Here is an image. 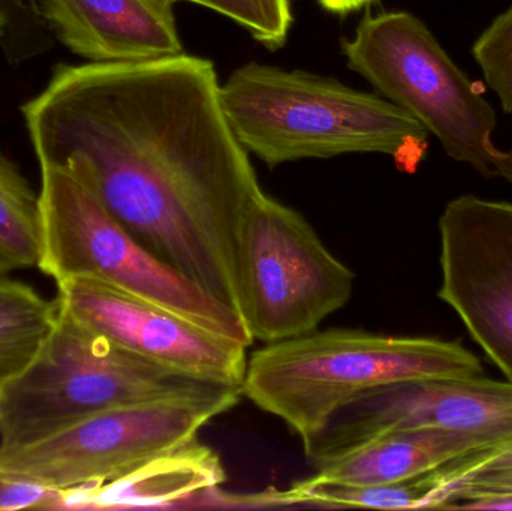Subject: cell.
Returning <instances> with one entry per match:
<instances>
[{
    "mask_svg": "<svg viewBox=\"0 0 512 511\" xmlns=\"http://www.w3.org/2000/svg\"><path fill=\"white\" fill-rule=\"evenodd\" d=\"M219 87L212 60L185 53L57 65L21 113L39 167L74 173L156 257L240 315V230L262 189Z\"/></svg>",
    "mask_w": 512,
    "mask_h": 511,
    "instance_id": "obj_1",
    "label": "cell"
},
{
    "mask_svg": "<svg viewBox=\"0 0 512 511\" xmlns=\"http://www.w3.org/2000/svg\"><path fill=\"white\" fill-rule=\"evenodd\" d=\"M231 131L267 167L301 159L381 153L414 171L429 132L384 96L336 78L248 63L219 87Z\"/></svg>",
    "mask_w": 512,
    "mask_h": 511,
    "instance_id": "obj_2",
    "label": "cell"
},
{
    "mask_svg": "<svg viewBox=\"0 0 512 511\" xmlns=\"http://www.w3.org/2000/svg\"><path fill=\"white\" fill-rule=\"evenodd\" d=\"M481 374L480 359L459 342L315 330L256 350L248 359L242 396L283 420L303 441L334 411L379 387Z\"/></svg>",
    "mask_w": 512,
    "mask_h": 511,
    "instance_id": "obj_3",
    "label": "cell"
},
{
    "mask_svg": "<svg viewBox=\"0 0 512 511\" xmlns=\"http://www.w3.org/2000/svg\"><path fill=\"white\" fill-rule=\"evenodd\" d=\"M237 387L210 383L143 359L69 317L32 363L0 386V447L56 434L93 414L167 399H203Z\"/></svg>",
    "mask_w": 512,
    "mask_h": 511,
    "instance_id": "obj_4",
    "label": "cell"
},
{
    "mask_svg": "<svg viewBox=\"0 0 512 511\" xmlns=\"http://www.w3.org/2000/svg\"><path fill=\"white\" fill-rule=\"evenodd\" d=\"M342 51L349 69L418 120L450 158L512 185V150L492 140L495 110L423 21L405 11L366 14Z\"/></svg>",
    "mask_w": 512,
    "mask_h": 511,
    "instance_id": "obj_5",
    "label": "cell"
},
{
    "mask_svg": "<svg viewBox=\"0 0 512 511\" xmlns=\"http://www.w3.org/2000/svg\"><path fill=\"white\" fill-rule=\"evenodd\" d=\"M39 197L44 225L39 269L56 284L95 279L245 347L254 344L236 311L156 257L74 173L41 167Z\"/></svg>",
    "mask_w": 512,
    "mask_h": 511,
    "instance_id": "obj_6",
    "label": "cell"
},
{
    "mask_svg": "<svg viewBox=\"0 0 512 511\" xmlns=\"http://www.w3.org/2000/svg\"><path fill=\"white\" fill-rule=\"evenodd\" d=\"M243 323L274 344L315 332L354 293L355 275L309 222L264 191L249 204L239 240Z\"/></svg>",
    "mask_w": 512,
    "mask_h": 511,
    "instance_id": "obj_7",
    "label": "cell"
},
{
    "mask_svg": "<svg viewBox=\"0 0 512 511\" xmlns=\"http://www.w3.org/2000/svg\"><path fill=\"white\" fill-rule=\"evenodd\" d=\"M240 396L242 390L230 389L212 398L167 399L102 411L35 443L0 447V473L62 491L105 485L195 440Z\"/></svg>",
    "mask_w": 512,
    "mask_h": 511,
    "instance_id": "obj_8",
    "label": "cell"
},
{
    "mask_svg": "<svg viewBox=\"0 0 512 511\" xmlns=\"http://www.w3.org/2000/svg\"><path fill=\"white\" fill-rule=\"evenodd\" d=\"M403 429H442L512 443V383L487 378H436L379 387L331 414L304 455L316 471L361 444Z\"/></svg>",
    "mask_w": 512,
    "mask_h": 511,
    "instance_id": "obj_9",
    "label": "cell"
},
{
    "mask_svg": "<svg viewBox=\"0 0 512 511\" xmlns=\"http://www.w3.org/2000/svg\"><path fill=\"white\" fill-rule=\"evenodd\" d=\"M439 299L512 383V204L463 195L439 221Z\"/></svg>",
    "mask_w": 512,
    "mask_h": 511,
    "instance_id": "obj_10",
    "label": "cell"
},
{
    "mask_svg": "<svg viewBox=\"0 0 512 511\" xmlns=\"http://www.w3.org/2000/svg\"><path fill=\"white\" fill-rule=\"evenodd\" d=\"M60 309L119 347L182 374L242 390L248 347L89 278L57 282Z\"/></svg>",
    "mask_w": 512,
    "mask_h": 511,
    "instance_id": "obj_11",
    "label": "cell"
},
{
    "mask_svg": "<svg viewBox=\"0 0 512 511\" xmlns=\"http://www.w3.org/2000/svg\"><path fill=\"white\" fill-rule=\"evenodd\" d=\"M53 38L89 63L183 53L176 0H27Z\"/></svg>",
    "mask_w": 512,
    "mask_h": 511,
    "instance_id": "obj_12",
    "label": "cell"
},
{
    "mask_svg": "<svg viewBox=\"0 0 512 511\" xmlns=\"http://www.w3.org/2000/svg\"><path fill=\"white\" fill-rule=\"evenodd\" d=\"M227 480L221 459L197 438L144 462L122 479L66 489L63 510L171 507L197 500Z\"/></svg>",
    "mask_w": 512,
    "mask_h": 511,
    "instance_id": "obj_13",
    "label": "cell"
},
{
    "mask_svg": "<svg viewBox=\"0 0 512 511\" xmlns=\"http://www.w3.org/2000/svg\"><path fill=\"white\" fill-rule=\"evenodd\" d=\"M496 446L501 444L463 432L403 429L361 444L316 474L343 485H384L421 476L462 456Z\"/></svg>",
    "mask_w": 512,
    "mask_h": 511,
    "instance_id": "obj_14",
    "label": "cell"
},
{
    "mask_svg": "<svg viewBox=\"0 0 512 511\" xmlns=\"http://www.w3.org/2000/svg\"><path fill=\"white\" fill-rule=\"evenodd\" d=\"M57 317L56 299H44L29 285L0 276V386L35 360Z\"/></svg>",
    "mask_w": 512,
    "mask_h": 511,
    "instance_id": "obj_15",
    "label": "cell"
},
{
    "mask_svg": "<svg viewBox=\"0 0 512 511\" xmlns=\"http://www.w3.org/2000/svg\"><path fill=\"white\" fill-rule=\"evenodd\" d=\"M451 462L421 476L384 485H343L316 474L291 489L297 495L298 504L385 510L439 509L442 492L450 480Z\"/></svg>",
    "mask_w": 512,
    "mask_h": 511,
    "instance_id": "obj_16",
    "label": "cell"
},
{
    "mask_svg": "<svg viewBox=\"0 0 512 511\" xmlns=\"http://www.w3.org/2000/svg\"><path fill=\"white\" fill-rule=\"evenodd\" d=\"M44 249L39 192L0 152V276L38 267Z\"/></svg>",
    "mask_w": 512,
    "mask_h": 511,
    "instance_id": "obj_17",
    "label": "cell"
},
{
    "mask_svg": "<svg viewBox=\"0 0 512 511\" xmlns=\"http://www.w3.org/2000/svg\"><path fill=\"white\" fill-rule=\"evenodd\" d=\"M212 9L251 33L268 50H279L289 36L291 0H176Z\"/></svg>",
    "mask_w": 512,
    "mask_h": 511,
    "instance_id": "obj_18",
    "label": "cell"
},
{
    "mask_svg": "<svg viewBox=\"0 0 512 511\" xmlns=\"http://www.w3.org/2000/svg\"><path fill=\"white\" fill-rule=\"evenodd\" d=\"M474 56L505 113H512V8L478 38Z\"/></svg>",
    "mask_w": 512,
    "mask_h": 511,
    "instance_id": "obj_19",
    "label": "cell"
},
{
    "mask_svg": "<svg viewBox=\"0 0 512 511\" xmlns=\"http://www.w3.org/2000/svg\"><path fill=\"white\" fill-rule=\"evenodd\" d=\"M504 482H512V443L462 456L454 462L439 509H450L462 492L475 486Z\"/></svg>",
    "mask_w": 512,
    "mask_h": 511,
    "instance_id": "obj_20",
    "label": "cell"
},
{
    "mask_svg": "<svg viewBox=\"0 0 512 511\" xmlns=\"http://www.w3.org/2000/svg\"><path fill=\"white\" fill-rule=\"evenodd\" d=\"M0 11L6 20L2 44L9 57L26 59L47 47L50 35L27 0H0Z\"/></svg>",
    "mask_w": 512,
    "mask_h": 511,
    "instance_id": "obj_21",
    "label": "cell"
},
{
    "mask_svg": "<svg viewBox=\"0 0 512 511\" xmlns=\"http://www.w3.org/2000/svg\"><path fill=\"white\" fill-rule=\"evenodd\" d=\"M65 491L0 473V511L63 510Z\"/></svg>",
    "mask_w": 512,
    "mask_h": 511,
    "instance_id": "obj_22",
    "label": "cell"
},
{
    "mask_svg": "<svg viewBox=\"0 0 512 511\" xmlns=\"http://www.w3.org/2000/svg\"><path fill=\"white\" fill-rule=\"evenodd\" d=\"M319 5L331 14L346 15L349 12L360 11L364 6L378 0H318Z\"/></svg>",
    "mask_w": 512,
    "mask_h": 511,
    "instance_id": "obj_23",
    "label": "cell"
},
{
    "mask_svg": "<svg viewBox=\"0 0 512 511\" xmlns=\"http://www.w3.org/2000/svg\"><path fill=\"white\" fill-rule=\"evenodd\" d=\"M6 33V20L5 17H3L2 11H0V42L3 41V38H5Z\"/></svg>",
    "mask_w": 512,
    "mask_h": 511,
    "instance_id": "obj_24",
    "label": "cell"
}]
</instances>
